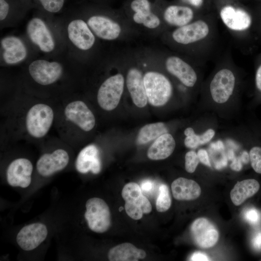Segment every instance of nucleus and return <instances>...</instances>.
I'll use <instances>...</instances> for the list:
<instances>
[{"instance_id":"7ed1b4c3","label":"nucleus","mask_w":261,"mask_h":261,"mask_svg":"<svg viewBox=\"0 0 261 261\" xmlns=\"http://www.w3.org/2000/svg\"><path fill=\"white\" fill-rule=\"evenodd\" d=\"M38 11V14L29 20L26 26V34L29 42L39 51L48 55L56 54L61 46L54 30L43 17V12Z\"/></svg>"},{"instance_id":"6ab92c4d","label":"nucleus","mask_w":261,"mask_h":261,"mask_svg":"<svg viewBox=\"0 0 261 261\" xmlns=\"http://www.w3.org/2000/svg\"><path fill=\"white\" fill-rule=\"evenodd\" d=\"M190 230L194 241L202 248L211 247L218 241V231L205 218H200L195 220L191 224Z\"/></svg>"},{"instance_id":"393cba45","label":"nucleus","mask_w":261,"mask_h":261,"mask_svg":"<svg viewBox=\"0 0 261 261\" xmlns=\"http://www.w3.org/2000/svg\"><path fill=\"white\" fill-rule=\"evenodd\" d=\"M171 189L174 197L177 200H195L201 193V188L196 182L184 177L174 180L172 183Z\"/></svg>"},{"instance_id":"39448f33","label":"nucleus","mask_w":261,"mask_h":261,"mask_svg":"<svg viewBox=\"0 0 261 261\" xmlns=\"http://www.w3.org/2000/svg\"><path fill=\"white\" fill-rule=\"evenodd\" d=\"M27 74L32 82L42 87H51L64 79L66 65L59 59L40 58L33 59L27 66Z\"/></svg>"},{"instance_id":"a211bd4d","label":"nucleus","mask_w":261,"mask_h":261,"mask_svg":"<svg viewBox=\"0 0 261 261\" xmlns=\"http://www.w3.org/2000/svg\"><path fill=\"white\" fill-rule=\"evenodd\" d=\"M47 233L44 224L34 223L24 226L20 230L16 236V242L23 250H32L44 241Z\"/></svg>"},{"instance_id":"20e7f679","label":"nucleus","mask_w":261,"mask_h":261,"mask_svg":"<svg viewBox=\"0 0 261 261\" xmlns=\"http://www.w3.org/2000/svg\"><path fill=\"white\" fill-rule=\"evenodd\" d=\"M219 16L227 30L239 41H249L255 34V18L243 8L224 5L219 9Z\"/></svg>"},{"instance_id":"473e14b6","label":"nucleus","mask_w":261,"mask_h":261,"mask_svg":"<svg viewBox=\"0 0 261 261\" xmlns=\"http://www.w3.org/2000/svg\"><path fill=\"white\" fill-rule=\"evenodd\" d=\"M159 192L156 200V206L159 212L166 211L171 205V198L169 188L165 184H161L159 187Z\"/></svg>"},{"instance_id":"37998d69","label":"nucleus","mask_w":261,"mask_h":261,"mask_svg":"<svg viewBox=\"0 0 261 261\" xmlns=\"http://www.w3.org/2000/svg\"><path fill=\"white\" fill-rule=\"evenodd\" d=\"M254 29L255 34L261 40V16L255 18Z\"/></svg>"},{"instance_id":"423d86ee","label":"nucleus","mask_w":261,"mask_h":261,"mask_svg":"<svg viewBox=\"0 0 261 261\" xmlns=\"http://www.w3.org/2000/svg\"><path fill=\"white\" fill-rule=\"evenodd\" d=\"M54 118V111L51 106L44 102H36L31 105L25 114V130L32 138H43L48 133Z\"/></svg>"},{"instance_id":"f704fd0d","label":"nucleus","mask_w":261,"mask_h":261,"mask_svg":"<svg viewBox=\"0 0 261 261\" xmlns=\"http://www.w3.org/2000/svg\"><path fill=\"white\" fill-rule=\"evenodd\" d=\"M185 167L186 171L193 173L200 162L197 154L194 151H189L185 155Z\"/></svg>"},{"instance_id":"6e6552de","label":"nucleus","mask_w":261,"mask_h":261,"mask_svg":"<svg viewBox=\"0 0 261 261\" xmlns=\"http://www.w3.org/2000/svg\"><path fill=\"white\" fill-rule=\"evenodd\" d=\"M65 32L69 43L75 50L87 52L96 43V36L83 18H72L67 24Z\"/></svg>"},{"instance_id":"0eeeda50","label":"nucleus","mask_w":261,"mask_h":261,"mask_svg":"<svg viewBox=\"0 0 261 261\" xmlns=\"http://www.w3.org/2000/svg\"><path fill=\"white\" fill-rule=\"evenodd\" d=\"M148 102L155 106L165 104L170 100L173 87L170 80L159 72L149 71L144 75Z\"/></svg>"},{"instance_id":"9b49d317","label":"nucleus","mask_w":261,"mask_h":261,"mask_svg":"<svg viewBox=\"0 0 261 261\" xmlns=\"http://www.w3.org/2000/svg\"><path fill=\"white\" fill-rule=\"evenodd\" d=\"M84 216L89 229L98 233L107 231L111 226V214L109 208L102 199L93 197L86 203Z\"/></svg>"},{"instance_id":"4c0bfd02","label":"nucleus","mask_w":261,"mask_h":261,"mask_svg":"<svg viewBox=\"0 0 261 261\" xmlns=\"http://www.w3.org/2000/svg\"><path fill=\"white\" fill-rule=\"evenodd\" d=\"M141 188L142 192L149 193L154 189V183L149 180H145L141 184Z\"/></svg>"},{"instance_id":"a18cd8bd","label":"nucleus","mask_w":261,"mask_h":261,"mask_svg":"<svg viewBox=\"0 0 261 261\" xmlns=\"http://www.w3.org/2000/svg\"><path fill=\"white\" fill-rule=\"evenodd\" d=\"M123 209V208L122 207H120L119 209V211H121V210H122Z\"/></svg>"},{"instance_id":"f257e3e1","label":"nucleus","mask_w":261,"mask_h":261,"mask_svg":"<svg viewBox=\"0 0 261 261\" xmlns=\"http://www.w3.org/2000/svg\"><path fill=\"white\" fill-rule=\"evenodd\" d=\"M217 21L213 17L201 16L170 33V39L196 60L204 61L212 54L218 39Z\"/></svg>"},{"instance_id":"2eb2a0df","label":"nucleus","mask_w":261,"mask_h":261,"mask_svg":"<svg viewBox=\"0 0 261 261\" xmlns=\"http://www.w3.org/2000/svg\"><path fill=\"white\" fill-rule=\"evenodd\" d=\"M85 20L96 37L102 40H116L121 33L120 25L105 15L95 14L89 15Z\"/></svg>"},{"instance_id":"ddd939ff","label":"nucleus","mask_w":261,"mask_h":261,"mask_svg":"<svg viewBox=\"0 0 261 261\" xmlns=\"http://www.w3.org/2000/svg\"><path fill=\"white\" fill-rule=\"evenodd\" d=\"M0 63L8 66L21 64L29 57L28 45L21 37L8 35L0 42Z\"/></svg>"},{"instance_id":"b1692460","label":"nucleus","mask_w":261,"mask_h":261,"mask_svg":"<svg viewBox=\"0 0 261 261\" xmlns=\"http://www.w3.org/2000/svg\"><path fill=\"white\" fill-rule=\"evenodd\" d=\"M130 8L134 12L132 19L136 24L149 29H155L160 26V19L152 12L149 0H133Z\"/></svg>"},{"instance_id":"7c9ffc66","label":"nucleus","mask_w":261,"mask_h":261,"mask_svg":"<svg viewBox=\"0 0 261 261\" xmlns=\"http://www.w3.org/2000/svg\"><path fill=\"white\" fill-rule=\"evenodd\" d=\"M30 8H35L49 14H57L63 8L66 0H22Z\"/></svg>"},{"instance_id":"f3484780","label":"nucleus","mask_w":261,"mask_h":261,"mask_svg":"<svg viewBox=\"0 0 261 261\" xmlns=\"http://www.w3.org/2000/svg\"><path fill=\"white\" fill-rule=\"evenodd\" d=\"M32 171L33 165L29 160L23 158L15 159L7 169V182L12 187L26 188L31 183Z\"/></svg>"},{"instance_id":"4468645a","label":"nucleus","mask_w":261,"mask_h":261,"mask_svg":"<svg viewBox=\"0 0 261 261\" xmlns=\"http://www.w3.org/2000/svg\"><path fill=\"white\" fill-rule=\"evenodd\" d=\"M164 64L167 72L185 87L193 88L198 84L199 76L197 70L188 60L172 55L166 57Z\"/></svg>"},{"instance_id":"cd10ccee","label":"nucleus","mask_w":261,"mask_h":261,"mask_svg":"<svg viewBox=\"0 0 261 261\" xmlns=\"http://www.w3.org/2000/svg\"><path fill=\"white\" fill-rule=\"evenodd\" d=\"M259 189L260 184L255 179L238 181L231 191V199L235 205L238 206L254 195Z\"/></svg>"},{"instance_id":"e433bc0d","label":"nucleus","mask_w":261,"mask_h":261,"mask_svg":"<svg viewBox=\"0 0 261 261\" xmlns=\"http://www.w3.org/2000/svg\"><path fill=\"white\" fill-rule=\"evenodd\" d=\"M197 155L200 162L207 166L211 167V163L209 160V157L207 151L203 149H201L198 150Z\"/></svg>"},{"instance_id":"dca6fc26","label":"nucleus","mask_w":261,"mask_h":261,"mask_svg":"<svg viewBox=\"0 0 261 261\" xmlns=\"http://www.w3.org/2000/svg\"><path fill=\"white\" fill-rule=\"evenodd\" d=\"M69 161L68 152L58 148L51 153L43 154L36 163V169L42 176L47 177L64 169Z\"/></svg>"},{"instance_id":"4be33fe9","label":"nucleus","mask_w":261,"mask_h":261,"mask_svg":"<svg viewBox=\"0 0 261 261\" xmlns=\"http://www.w3.org/2000/svg\"><path fill=\"white\" fill-rule=\"evenodd\" d=\"M201 16L196 15L190 7L180 5H169L163 14L165 22L175 28L185 26Z\"/></svg>"},{"instance_id":"f8f14e48","label":"nucleus","mask_w":261,"mask_h":261,"mask_svg":"<svg viewBox=\"0 0 261 261\" xmlns=\"http://www.w3.org/2000/svg\"><path fill=\"white\" fill-rule=\"evenodd\" d=\"M124 78L118 73L106 78L100 86L97 92L99 106L105 111H111L118 105L124 90Z\"/></svg>"},{"instance_id":"58836bf2","label":"nucleus","mask_w":261,"mask_h":261,"mask_svg":"<svg viewBox=\"0 0 261 261\" xmlns=\"http://www.w3.org/2000/svg\"><path fill=\"white\" fill-rule=\"evenodd\" d=\"M190 259V261H206L210 260L206 254L200 252H194L191 255Z\"/></svg>"},{"instance_id":"412c9836","label":"nucleus","mask_w":261,"mask_h":261,"mask_svg":"<svg viewBox=\"0 0 261 261\" xmlns=\"http://www.w3.org/2000/svg\"><path fill=\"white\" fill-rule=\"evenodd\" d=\"M126 85L134 104L140 108L145 107L148 100L144 82V75L137 68L129 69L126 77Z\"/></svg>"},{"instance_id":"5701e85b","label":"nucleus","mask_w":261,"mask_h":261,"mask_svg":"<svg viewBox=\"0 0 261 261\" xmlns=\"http://www.w3.org/2000/svg\"><path fill=\"white\" fill-rule=\"evenodd\" d=\"M75 168L81 174L89 171L94 174L100 172L102 163L99 149L95 145H88L79 152L75 161Z\"/></svg>"},{"instance_id":"79ce46f5","label":"nucleus","mask_w":261,"mask_h":261,"mask_svg":"<svg viewBox=\"0 0 261 261\" xmlns=\"http://www.w3.org/2000/svg\"><path fill=\"white\" fill-rule=\"evenodd\" d=\"M231 168L234 171H239L242 168V161L241 159L235 158L232 159V163L231 164Z\"/></svg>"},{"instance_id":"1a4fd4ad","label":"nucleus","mask_w":261,"mask_h":261,"mask_svg":"<svg viewBox=\"0 0 261 261\" xmlns=\"http://www.w3.org/2000/svg\"><path fill=\"white\" fill-rule=\"evenodd\" d=\"M64 121L73 129L91 130L95 125V117L87 105L80 100H73L66 104L63 111Z\"/></svg>"},{"instance_id":"ea45409f","label":"nucleus","mask_w":261,"mask_h":261,"mask_svg":"<svg viewBox=\"0 0 261 261\" xmlns=\"http://www.w3.org/2000/svg\"><path fill=\"white\" fill-rule=\"evenodd\" d=\"M252 245L257 250L261 249V232H258L252 239Z\"/></svg>"},{"instance_id":"c756f323","label":"nucleus","mask_w":261,"mask_h":261,"mask_svg":"<svg viewBox=\"0 0 261 261\" xmlns=\"http://www.w3.org/2000/svg\"><path fill=\"white\" fill-rule=\"evenodd\" d=\"M184 134L186 136L184 140L185 146L189 148H196L210 142L215 136V131L208 129L203 134L198 135L192 128L188 127L185 130Z\"/></svg>"},{"instance_id":"c9c22d12","label":"nucleus","mask_w":261,"mask_h":261,"mask_svg":"<svg viewBox=\"0 0 261 261\" xmlns=\"http://www.w3.org/2000/svg\"><path fill=\"white\" fill-rule=\"evenodd\" d=\"M246 219L250 223L256 224L260 220V214L258 211L255 208H249L245 213Z\"/></svg>"},{"instance_id":"a19ab883","label":"nucleus","mask_w":261,"mask_h":261,"mask_svg":"<svg viewBox=\"0 0 261 261\" xmlns=\"http://www.w3.org/2000/svg\"><path fill=\"white\" fill-rule=\"evenodd\" d=\"M184 2L197 9H200L204 4V0H182Z\"/></svg>"},{"instance_id":"72a5a7b5","label":"nucleus","mask_w":261,"mask_h":261,"mask_svg":"<svg viewBox=\"0 0 261 261\" xmlns=\"http://www.w3.org/2000/svg\"><path fill=\"white\" fill-rule=\"evenodd\" d=\"M254 84L256 101L261 102V53L255 60Z\"/></svg>"},{"instance_id":"aec40b11","label":"nucleus","mask_w":261,"mask_h":261,"mask_svg":"<svg viewBox=\"0 0 261 261\" xmlns=\"http://www.w3.org/2000/svg\"><path fill=\"white\" fill-rule=\"evenodd\" d=\"M30 7L22 0H0L1 26H10L21 19Z\"/></svg>"},{"instance_id":"c85d7f7f","label":"nucleus","mask_w":261,"mask_h":261,"mask_svg":"<svg viewBox=\"0 0 261 261\" xmlns=\"http://www.w3.org/2000/svg\"><path fill=\"white\" fill-rule=\"evenodd\" d=\"M166 133H168V130L163 122L145 125L140 130L136 138V143L138 145L145 144Z\"/></svg>"},{"instance_id":"a878e982","label":"nucleus","mask_w":261,"mask_h":261,"mask_svg":"<svg viewBox=\"0 0 261 261\" xmlns=\"http://www.w3.org/2000/svg\"><path fill=\"white\" fill-rule=\"evenodd\" d=\"M175 142L173 136L164 133L157 138L149 148L148 158L152 160H163L169 157L174 152Z\"/></svg>"},{"instance_id":"bb28decb","label":"nucleus","mask_w":261,"mask_h":261,"mask_svg":"<svg viewBox=\"0 0 261 261\" xmlns=\"http://www.w3.org/2000/svg\"><path fill=\"white\" fill-rule=\"evenodd\" d=\"M146 256L145 251L133 245L125 243L111 248L108 254L110 261H137Z\"/></svg>"},{"instance_id":"2f4dec72","label":"nucleus","mask_w":261,"mask_h":261,"mask_svg":"<svg viewBox=\"0 0 261 261\" xmlns=\"http://www.w3.org/2000/svg\"><path fill=\"white\" fill-rule=\"evenodd\" d=\"M249 138V161L254 171L261 174V139L255 135L250 136Z\"/></svg>"},{"instance_id":"f03ea898","label":"nucleus","mask_w":261,"mask_h":261,"mask_svg":"<svg viewBox=\"0 0 261 261\" xmlns=\"http://www.w3.org/2000/svg\"><path fill=\"white\" fill-rule=\"evenodd\" d=\"M207 85V90L213 101L217 103L227 102L235 92L238 76L235 67L229 56L221 60Z\"/></svg>"},{"instance_id":"c03bdc74","label":"nucleus","mask_w":261,"mask_h":261,"mask_svg":"<svg viewBox=\"0 0 261 261\" xmlns=\"http://www.w3.org/2000/svg\"><path fill=\"white\" fill-rule=\"evenodd\" d=\"M257 133L258 134H260V135L261 136V127H260V129L258 130Z\"/></svg>"},{"instance_id":"9d476101","label":"nucleus","mask_w":261,"mask_h":261,"mask_svg":"<svg viewBox=\"0 0 261 261\" xmlns=\"http://www.w3.org/2000/svg\"><path fill=\"white\" fill-rule=\"evenodd\" d=\"M122 196L125 201V211L133 219H140L143 214H148L152 210L150 202L136 183L130 182L125 185L122 190Z\"/></svg>"}]
</instances>
